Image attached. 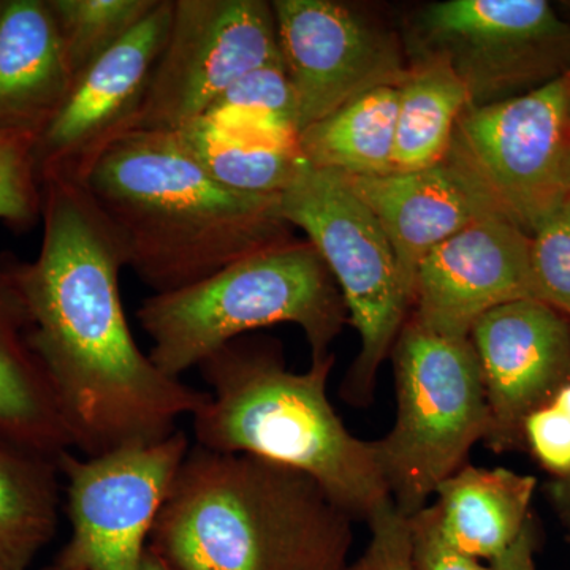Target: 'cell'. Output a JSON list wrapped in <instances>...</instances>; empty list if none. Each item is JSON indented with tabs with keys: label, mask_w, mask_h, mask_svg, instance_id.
<instances>
[{
	"label": "cell",
	"mask_w": 570,
	"mask_h": 570,
	"mask_svg": "<svg viewBox=\"0 0 570 570\" xmlns=\"http://www.w3.org/2000/svg\"><path fill=\"white\" fill-rule=\"evenodd\" d=\"M41 183L39 255L14 261V269L31 313V344L73 452L96 456L163 441L208 392L167 376L135 341L119 292L126 254L91 195L73 179Z\"/></svg>",
	"instance_id": "1"
},
{
	"label": "cell",
	"mask_w": 570,
	"mask_h": 570,
	"mask_svg": "<svg viewBox=\"0 0 570 570\" xmlns=\"http://www.w3.org/2000/svg\"><path fill=\"white\" fill-rule=\"evenodd\" d=\"M78 183L121 239L127 266L154 294L189 287L291 242L279 197L214 181L174 132L124 135Z\"/></svg>",
	"instance_id": "2"
},
{
	"label": "cell",
	"mask_w": 570,
	"mask_h": 570,
	"mask_svg": "<svg viewBox=\"0 0 570 570\" xmlns=\"http://www.w3.org/2000/svg\"><path fill=\"white\" fill-rule=\"evenodd\" d=\"M352 523L303 472L193 444L149 549L176 570H346Z\"/></svg>",
	"instance_id": "3"
},
{
	"label": "cell",
	"mask_w": 570,
	"mask_h": 570,
	"mask_svg": "<svg viewBox=\"0 0 570 570\" xmlns=\"http://www.w3.org/2000/svg\"><path fill=\"white\" fill-rule=\"evenodd\" d=\"M335 355L305 373L285 365L275 340L238 337L197 367L208 400L193 415L195 445L273 461L316 480L354 520L389 490L374 441L355 438L326 395Z\"/></svg>",
	"instance_id": "4"
},
{
	"label": "cell",
	"mask_w": 570,
	"mask_h": 570,
	"mask_svg": "<svg viewBox=\"0 0 570 570\" xmlns=\"http://www.w3.org/2000/svg\"><path fill=\"white\" fill-rule=\"evenodd\" d=\"M346 314L332 273L309 242L247 255L200 283L153 294L137 309L153 341L149 356L174 379L225 344L279 324L298 325L318 362L332 355Z\"/></svg>",
	"instance_id": "5"
},
{
	"label": "cell",
	"mask_w": 570,
	"mask_h": 570,
	"mask_svg": "<svg viewBox=\"0 0 570 570\" xmlns=\"http://www.w3.org/2000/svg\"><path fill=\"white\" fill-rule=\"evenodd\" d=\"M390 356L396 420L374 444L389 497L411 519L485 441L489 404L469 337L434 335L407 318Z\"/></svg>",
	"instance_id": "6"
},
{
	"label": "cell",
	"mask_w": 570,
	"mask_h": 570,
	"mask_svg": "<svg viewBox=\"0 0 570 570\" xmlns=\"http://www.w3.org/2000/svg\"><path fill=\"white\" fill-rule=\"evenodd\" d=\"M279 216L305 232L343 295L362 348L341 396L352 406H367L379 367L411 313L412 296L395 250L374 214L336 171L307 164L279 195Z\"/></svg>",
	"instance_id": "7"
},
{
	"label": "cell",
	"mask_w": 570,
	"mask_h": 570,
	"mask_svg": "<svg viewBox=\"0 0 570 570\" xmlns=\"http://www.w3.org/2000/svg\"><path fill=\"white\" fill-rule=\"evenodd\" d=\"M569 81L469 107L442 163L485 216L530 236L570 195Z\"/></svg>",
	"instance_id": "8"
},
{
	"label": "cell",
	"mask_w": 570,
	"mask_h": 570,
	"mask_svg": "<svg viewBox=\"0 0 570 570\" xmlns=\"http://www.w3.org/2000/svg\"><path fill=\"white\" fill-rule=\"evenodd\" d=\"M412 56L444 59L469 107L515 99L570 75V21L546 0H448L412 24Z\"/></svg>",
	"instance_id": "9"
},
{
	"label": "cell",
	"mask_w": 570,
	"mask_h": 570,
	"mask_svg": "<svg viewBox=\"0 0 570 570\" xmlns=\"http://www.w3.org/2000/svg\"><path fill=\"white\" fill-rule=\"evenodd\" d=\"M190 448L178 430L102 455L62 453L58 466L70 538L56 560L78 570H141L154 524Z\"/></svg>",
	"instance_id": "10"
},
{
	"label": "cell",
	"mask_w": 570,
	"mask_h": 570,
	"mask_svg": "<svg viewBox=\"0 0 570 570\" xmlns=\"http://www.w3.org/2000/svg\"><path fill=\"white\" fill-rule=\"evenodd\" d=\"M281 61L272 2L175 0L135 130L176 132L205 116L243 75Z\"/></svg>",
	"instance_id": "11"
},
{
	"label": "cell",
	"mask_w": 570,
	"mask_h": 570,
	"mask_svg": "<svg viewBox=\"0 0 570 570\" xmlns=\"http://www.w3.org/2000/svg\"><path fill=\"white\" fill-rule=\"evenodd\" d=\"M272 7L299 134L362 94L400 86L406 77L396 37L343 3L275 0Z\"/></svg>",
	"instance_id": "12"
},
{
	"label": "cell",
	"mask_w": 570,
	"mask_h": 570,
	"mask_svg": "<svg viewBox=\"0 0 570 570\" xmlns=\"http://www.w3.org/2000/svg\"><path fill=\"white\" fill-rule=\"evenodd\" d=\"M175 0L151 13L75 80L66 102L36 146L40 178L81 181L105 149L134 132L163 55Z\"/></svg>",
	"instance_id": "13"
},
{
	"label": "cell",
	"mask_w": 570,
	"mask_h": 570,
	"mask_svg": "<svg viewBox=\"0 0 570 570\" xmlns=\"http://www.w3.org/2000/svg\"><path fill=\"white\" fill-rule=\"evenodd\" d=\"M469 340L489 404L485 442L494 452L520 448L528 415L570 382L568 318L539 299H517L480 318Z\"/></svg>",
	"instance_id": "14"
},
{
	"label": "cell",
	"mask_w": 570,
	"mask_h": 570,
	"mask_svg": "<svg viewBox=\"0 0 570 570\" xmlns=\"http://www.w3.org/2000/svg\"><path fill=\"white\" fill-rule=\"evenodd\" d=\"M531 236L509 220L483 216L423 258L409 321L434 335L466 340L494 307L534 298Z\"/></svg>",
	"instance_id": "15"
},
{
	"label": "cell",
	"mask_w": 570,
	"mask_h": 570,
	"mask_svg": "<svg viewBox=\"0 0 570 570\" xmlns=\"http://www.w3.org/2000/svg\"><path fill=\"white\" fill-rule=\"evenodd\" d=\"M73 82L50 0H0V129L39 141Z\"/></svg>",
	"instance_id": "16"
},
{
	"label": "cell",
	"mask_w": 570,
	"mask_h": 570,
	"mask_svg": "<svg viewBox=\"0 0 570 570\" xmlns=\"http://www.w3.org/2000/svg\"><path fill=\"white\" fill-rule=\"evenodd\" d=\"M343 178L387 236L411 296L423 258L485 216L444 164L425 170Z\"/></svg>",
	"instance_id": "17"
},
{
	"label": "cell",
	"mask_w": 570,
	"mask_h": 570,
	"mask_svg": "<svg viewBox=\"0 0 570 570\" xmlns=\"http://www.w3.org/2000/svg\"><path fill=\"white\" fill-rule=\"evenodd\" d=\"M32 318L14 261L0 257V439L58 460L73 450L47 371L31 344Z\"/></svg>",
	"instance_id": "18"
},
{
	"label": "cell",
	"mask_w": 570,
	"mask_h": 570,
	"mask_svg": "<svg viewBox=\"0 0 570 570\" xmlns=\"http://www.w3.org/2000/svg\"><path fill=\"white\" fill-rule=\"evenodd\" d=\"M174 134L214 181L235 193L279 197L307 165L299 134L265 116L214 112Z\"/></svg>",
	"instance_id": "19"
},
{
	"label": "cell",
	"mask_w": 570,
	"mask_h": 570,
	"mask_svg": "<svg viewBox=\"0 0 570 570\" xmlns=\"http://www.w3.org/2000/svg\"><path fill=\"white\" fill-rule=\"evenodd\" d=\"M538 480L510 469L464 464L436 491L439 530L453 549L493 561L515 542L530 521Z\"/></svg>",
	"instance_id": "20"
},
{
	"label": "cell",
	"mask_w": 570,
	"mask_h": 570,
	"mask_svg": "<svg viewBox=\"0 0 570 570\" xmlns=\"http://www.w3.org/2000/svg\"><path fill=\"white\" fill-rule=\"evenodd\" d=\"M58 460L0 439V570H29L61 513Z\"/></svg>",
	"instance_id": "21"
},
{
	"label": "cell",
	"mask_w": 570,
	"mask_h": 570,
	"mask_svg": "<svg viewBox=\"0 0 570 570\" xmlns=\"http://www.w3.org/2000/svg\"><path fill=\"white\" fill-rule=\"evenodd\" d=\"M397 86L362 94L299 134L306 163L348 176L395 170Z\"/></svg>",
	"instance_id": "22"
},
{
	"label": "cell",
	"mask_w": 570,
	"mask_h": 570,
	"mask_svg": "<svg viewBox=\"0 0 570 570\" xmlns=\"http://www.w3.org/2000/svg\"><path fill=\"white\" fill-rule=\"evenodd\" d=\"M397 91L395 170H425L444 163L456 122L469 108L463 82L444 59L420 56Z\"/></svg>",
	"instance_id": "23"
},
{
	"label": "cell",
	"mask_w": 570,
	"mask_h": 570,
	"mask_svg": "<svg viewBox=\"0 0 570 570\" xmlns=\"http://www.w3.org/2000/svg\"><path fill=\"white\" fill-rule=\"evenodd\" d=\"M159 0H50L75 80L157 6Z\"/></svg>",
	"instance_id": "24"
},
{
	"label": "cell",
	"mask_w": 570,
	"mask_h": 570,
	"mask_svg": "<svg viewBox=\"0 0 570 570\" xmlns=\"http://www.w3.org/2000/svg\"><path fill=\"white\" fill-rule=\"evenodd\" d=\"M36 146V138L0 129V220L14 230H28L41 219Z\"/></svg>",
	"instance_id": "25"
},
{
	"label": "cell",
	"mask_w": 570,
	"mask_h": 570,
	"mask_svg": "<svg viewBox=\"0 0 570 570\" xmlns=\"http://www.w3.org/2000/svg\"><path fill=\"white\" fill-rule=\"evenodd\" d=\"M534 298L570 316V195L531 235Z\"/></svg>",
	"instance_id": "26"
},
{
	"label": "cell",
	"mask_w": 570,
	"mask_h": 570,
	"mask_svg": "<svg viewBox=\"0 0 570 570\" xmlns=\"http://www.w3.org/2000/svg\"><path fill=\"white\" fill-rule=\"evenodd\" d=\"M214 110H242L272 116L299 132L298 102L283 61L266 63L243 75L209 108V111Z\"/></svg>",
	"instance_id": "27"
},
{
	"label": "cell",
	"mask_w": 570,
	"mask_h": 570,
	"mask_svg": "<svg viewBox=\"0 0 570 570\" xmlns=\"http://www.w3.org/2000/svg\"><path fill=\"white\" fill-rule=\"evenodd\" d=\"M371 539L358 560L346 570H415L412 558L411 521L396 509L392 499L366 520Z\"/></svg>",
	"instance_id": "28"
},
{
	"label": "cell",
	"mask_w": 570,
	"mask_h": 570,
	"mask_svg": "<svg viewBox=\"0 0 570 570\" xmlns=\"http://www.w3.org/2000/svg\"><path fill=\"white\" fill-rule=\"evenodd\" d=\"M523 441L539 463L558 480L570 478V420L553 403L528 415Z\"/></svg>",
	"instance_id": "29"
},
{
	"label": "cell",
	"mask_w": 570,
	"mask_h": 570,
	"mask_svg": "<svg viewBox=\"0 0 570 570\" xmlns=\"http://www.w3.org/2000/svg\"><path fill=\"white\" fill-rule=\"evenodd\" d=\"M409 521L415 570H493L450 546L439 530L433 505H426Z\"/></svg>",
	"instance_id": "30"
},
{
	"label": "cell",
	"mask_w": 570,
	"mask_h": 570,
	"mask_svg": "<svg viewBox=\"0 0 570 570\" xmlns=\"http://www.w3.org/2000/svg\"><path fill=\"white\" fill-rule=\"evenodd\" d=\"M535 530L532 520L528 521L515 542L504 553L490 562L493 570H538L535 568Z\"/></svg>",
	"instance_id": "31"
},
{
	"label": "cell",
	"mask_w": 570,
	"mask_h": 570,
	"mask_svg": "<svg viewBox=\"0 0 570 570\" xmlns=\"http://www.w3.org/2000/svg\"><path fill=\"white\" fill-rule=\"evenodd\" d=\"M551 494H553L554 502L560 505V509L570 508V478L553 483Z\"/></svg>",
	"instance_id": "32"
},
{
	"label": "cell",
	"mask_w": 570,
	"mask_h": 570,
	"mask_svg": "<svg viewBox=\"0 0 570 570\" xmlns=\"http://www.w3.org/2000/svg\"><path fill=\"white\" fill-rule=\"evenodd\" d=\"M141 570H176L168 564L167 561H164L159 554L154 553L151 549L148 547V551H146L145 560H142Z\"/></svg>",
	"instance_id": "33"
},
{
	"label": "cell",
	"mask_w": 570,
	"mask_h": 570,
	"mask_svg": "<svg viewBox=\"0 0 570 570\" xmlns=\"http://www.w3.org/2000/svg\"><path fill=\"white\" fill-rule=\"evenodd\" d=\"M553 404L570 420V382L558 392V395L554 396Z\"/></svg>",
	"instance_id": "34"
},
{
	"label": "cell",
	"mask_w": 570,
	"mask_h": 570,
	"mask_svg": "<svg viewBox=\"0 0 570 570\" xmlns=\"http://www.w3.org/2000/svg\"><path fill=\"white\" fill-rule=\"evenodd\" d=\"M41 570H78V569L70 568V566L63 564V562L55 560L51 562L50 566H47V568H43Z\"/></svg>",
	"instance_id": "35"
},
{
	"label": "cell",
	"mask_w": 570,
	"mask_h": 570,
	"mask_svg": "<svg viewBox=\"0 0 570 570\" xmlns=\"http://www.w3.org/2000/svg\"><path fill=\"white\" fill-rule=\"evenodd\" d=\"M562 515H564L566 523H568V528L570 531V509L561 510Z\"/></svg>",
	"instance_id": "36"
},
{
	"label": "cell",
	"mask_w": 570,
	"mask_h": 570,
	"mask_svg": "<svg viewBox=\"0 0 570 570\" xmlns=\"http://www.w3.org/2000/svg\"><path fill=\"white\" fill-rule=\"evenodd\" d=\"M568 119H569V127H570V81H569V99H568Z\"/></svg>",
	"instance_id": "37"
},
{
	"label": "cell",
	"mask_w": 570,
	"mask_h": 570,
	"mask_svg": "<svg viewBox=\"0 0 570 570\" xmlns=\"http://www.w3.org/2000/svg\"><path fill=\"white\" fill-rule=\"evenodd\" d=\"M569 6H570V3H569ZM569 9H570V7H569Z\"/></svg>",
	"instance_id": "38"
}]
</instances>
